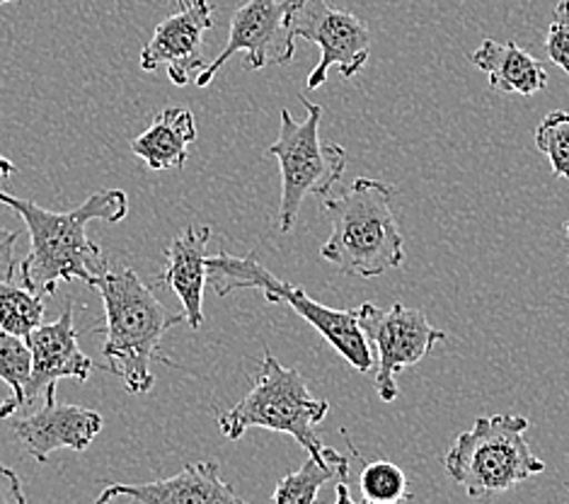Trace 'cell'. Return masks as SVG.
I'll use <instances>...</instances> for the list:
<instances>
[{
    "mask_svg": "<svg viewBox=\"0 0 569 504\" xmlns=\"http://www.w3.org/2000/svg\"><path fill=\"white\" fill-rule=\"evenodd\" d=\"M361 502L398 504L412 500L408 475L390 461H366L359 475Z\"/></svg>",
    "mask_w": 569,
    "mask_h": 504,
    "instance_id": "obj_21",
    "label": "cell"
},
{
    "mask_svg": "<svg viewBox=\"0 0 569 504\" xmlns=\"http://www.w3.org/2000/svg\"><path fill=\"white\" fill-rule=\"evenodd\" d=\"M468 59L487 76L490 88L499 92L531 98V95L548 88L546 66L513 42L485 39L482 47L472 51Z\"/></svg>",
    "mask_w": 569,
    "mask_h": 504,
    "instance_id": "obj_16",
    "label": "cell"
},
{
    "mask_svg": "<svg viewBox=\"0 0 569 504\" xmlns=\"http://www.w3.org/2000/svg\"><path fill=\"white\" fill-rule=\"evenodd\" d=\"M139 502V504H230L242 502L233 493V487L221 481L219 463L199 461L189 463L178 475L156 483L141 485H121L107 483V487L98 495V502Z\"/></svg>",
    "mask_w": 569,
    "mask_h": 504,
    "instance_id": "obj_14",
    "label": "cell"
},
{
    "mask_svg": "<svg viewBox=\"0 0 569 504\" xmlns=\"http://www.w3.org/2000/svg\"><path fill=\"white\" fill-rule=\"evenodd\" d=\"M209 281L219 296H228L230 291H260L267 302L289 306L293 313H298L308 325L328 339V343L342 354L345 362L361 374L371 372L376 364L373 347L366 337L359 313L355 310H337L325 304H318L316 298H310L301 286H293L274 277L264 265L254 260L252 255L236 257L226 253H216L207 257Z\"/></svg>",
    "mask_w": 569,
    "mask_h": 504,
    "instance_id": "obj_5",
    "label": "cell"
},
{
    "mask_svg": "<svg viewBox=\"0 0 569 504\" xmlns=\"http://www.w3.org/2000/svg\"><path fill=\"white\" fill-rule=\"evenodd\" d=\"M330 403L310 395L303 374L287 369L272 352H264V362L252 391L219 415L223 437L238 442L252 427L283 432L301 444L308 454L322 456L325 444L316 427L328 417Z\"/></svg>",
    "mask_w": 569,
    "mask_h": 504,
    "instance_id": "obj_6",
    "label": "cell"
},
{
    "mask_svg": "<svg viewBox=\"0 0 569 504\" xmlns=\"http://www.w3.org/2000/svg\"><path fill=\"white\" fill-rule=\"evenodd\" d=\"M308 117L296 121L289 110H281L277 141L267 148L281 168L279 230L291 234L306 197H328L347 170V151L337 144H322V107L301 98Z\"/></svg>",
    "mask_w": 569,
    "mask_h": 504,
    "instance_id": "obj_7",
    "label": "cell"
},
{
    "mask_svg": "<svg viewBox=\"0 0 569 504\" xmlns=\"http://www.w3.org/2000/svg\"><path fill=\"white\" fill-rule=\"evenodd\" d=\"M209 226L184 228L178 238H172L166 253V267H162V281H166L174 291V296L182 302L184 320L192 330H199L201 323H204V291L209 281Z\"/></svg>",
    "mask_w": 569,
    "mask_h": 504,
    "instance_id": "obj_15",
    "label": "cell"
},
{
    "mask_svg": "<svg viewBox=\"0 0 569 504\" xmlns=\"http://www.w3.org/2000/svg\"><path fill=\"white\" fill-rule=\"evenodd\" d=\"M187 3H189V0H178V6H180V8H184Z\"/></svg>",
    "mask_w": 569,
    "mask_h": 504,
    "instance_id": "obj_29",
    "label": "cell"
},
{
    "mask_svg": "<svg viewBox=\"0 0 569 504\" xmlns=\"http://www.w3.org/2000/svg\"><path fill=\"white\" fill-rule=\"evenodd\" d=\"M548 57L555 66L569 73V0H558L552 12V22L546 37Z\"/></svg>",
    "mask_w": 569,
    "mask_h": 504,
    "instance_id": "obj_23",
    "label": "cell"
},
{
    "mask_svg": "<svg viewBox=\"0 0 569 504\" xmlns=\"http://www.w3.org/2000/svg\"><path fill=\"white\" fill-rule=\"evenodd\" d=\"M347 478H349V461L335 452V448L325 446L322 456L308 454L306 463L296 473H289L287 478L277 483L272 500L277 504H310L320 495V487L325 483H337V500L351 502L347 493Z\"/></svg>",
    "mask_w": 569,
    "mask_h": 504,
    "instance_id": "obj_18",
    "label": "cell"
},
{
    "mask_svg": "<svg viewBox=\"0 0 569 504\" xmlns=\"http://www.w3.org/2000/svg\"><path fill=\"white\" fill-rule=\"evenodd\" d=\"M16 172H18V166H16V162H10L6 156H0V175L8 177V180H10V177L16 175Z\"/></svg>",
    "mask_w": 569,
    "mask_h": 504,
    "instance_id": "obj_26",
    "label": "cell"
},
{
    "mask_svg": "<svg viewBox=\"0 0 569 504\" xmlns=\"http://www.w3.org/2000/svg\"><path fill=\"white\" fill-rule=\"evenodd\" d=\"M536 148L550 160L552 175L569 180V112L555 110L536 127Z\"/></svg>",
    "mask_w": 569,
    "mask_h": 504,
    "instance_id": "obj_22",
    "label": "cell"
},
{
    "mask_svg": "<svg viewBox=\"0 0 569 504\" xmlns=\"http://www.w3.org/2000/svg\"><path fill=\"white\" fill-rule=\"evenodd\" d=\"M289 27L296 39L320 47V61L306 80L308 90H318L330 68H337L342 78H355L371 57V30L366 22L332 8L328 0H291Z\"/></svg>",
    "mask_w": 569,
    "mask_h": 504,
    "instance_id": "obj_9",
    "label": "cell"
},
{
    "mask_svg": "<svg viewBox=\"0 0 569 504\" xmlns=\"http://www.w3.org/2000/svg\"><path fill=\"white\" fill-rule=\"evenodd\" d=\"M194 141V115L184 107H166L153 125L131 141V151L156 172L182 170L189 158V146Z\"/></svg>",
    "mask_w": 569,
    "mask_h": 504,
    "instance_id": "obj_17",
    "label": "cell"
},
{
    "mask_svg": "<svg viewBox=\"0 0 569 504\" xmlns=\"http://www.w3.org/2000/svg\"><path fill=\"white\" fill-rule=\"evenodd\" d=\"M32 376V349L27 337L0 330V378L10 386V398L0 403V419L27 411L24 391Z\"/></svg>",
    "mask_w": 569,
    "mask_h": 504,
    "instance_id": "obj_19",
    "label": "cell"
},
{
    "mask_svg": "<svg viewBox=\"0 0 569 504\" xmlns=\"http://www.w3.org/2000/svg\"><path fill=\"white\" fill-rule=\"evenodd\" d=\"M8 3H18V0H0V6H8Z\"/></svg>",
    "mask_w": 569,
    "mask_h": 504,
    "instance_id": "obj_27",
    "label": "cell"
},
{
    "mask_svg": "<svg viewBox=\"0 0 569 504\" xmlns=\"http://www.w3.org/2000/svg\"><path fill=\"white\" fill-rule=\"evenodd\" d=\"M0 204L16 211L30 234V253L20 265V279L39 296H51L61 281L76 279L94 289L110 265L100 245L90 240L88 224H119L129 214V199L121 189H100L71 211H49L3 189Z\"/></svg>",
    "mask_w": 569,
    "mask_h": 504,
    "instance_id": "obj_1",
    "label": "cell"
},
{
    "mask_svg": "<svg viewBox=\"0 0 569 504\" xmlns=\"http://www.w3.org/2000/svg\"><path fill=\"white\" fill-rule=\"evenodd\" d=\"M357 313L366 337L376 349L373 386L383 403H392L400 395V372L412 369L433 347L449 343V335L433 328L425 310L419 308L392 304L388 310H383L373 304H361Z\"/></svg>",
    "mask_w": 569,
    "mask_h": 504,
    "instance_id": "obj_8",
    "label": "cell"
},
{
    "mask_svg": "<svg viewBox=\"0 0 569 504\" xmlns=\"http://www.w3.org/2000/svg\"><path fill=\"white\" fill-rule=\"evenodd\" d=\"M44 323V304L39 294L27 286L0 281V330L18 337H30Z\"/></svg>",
    "mask_w": 569,
    "mask_h": 504,
    "instance_id": "obj_20",
    "label": "cell"
},
{
    "mask_svg": "<svg viewBox=\"0 0 569 504\" xmlns=\"http://www.w3.org/2000/svg\"><path fill=\"white\" fill-rule=\"evenodd\" d=\"M528 427L531 422L523 415L478 417L468 432L458 434L443 466L472 500L507 493L546 471L526 439Z\"/></svg>",
    "mask_w": 569,
    "mask_h": 504,
    "instance_id": "obj_4",
    "label": "cell"
},
{
    "mask_svg": "<svg viewBox=\"0 0 569 504\" xmlns=\"http://www.w3.org/2000/svg\"><path fill=\"white\" fill-rule=\"evenodd\" d=\"M102 425V415L90 411V407L57 403V398H53L44 401L39 411L18 417L12 432H16V437L24 446V452L39 466H44L51 454L59 452V448L86 452L98 439Z\"/></svg>",
    "mask_w": 569,
    "mask_h": 504,
    "instance_id": "obj_13",
    "label": "cell"
},
{
    "mask_svg": "<svg viewBox=\"0 0 569 504\" xmlns=\"http://www.w3.org/2000/svg\"><path fill=\"white\" fill-rule=\"evenodd\" d=\"M213 27V8L209 0H192L180 8L178 16L162 20L141 51V71L151 73L166 68L172 86L184 88L197 83L207 71L204 34Z\"/></svg>",
    "mask_w": 569,
    "mask_h": 504,
    "instance_id": "obj_11",
    "label": "cell"
},
{
    "mask_svg": "<svg viewBox=\"0 0 569 504\" xmlns=\"http://www.w3.org/2000/svg\"><path fill=\"white\" fill-rule=\"evenodd\" d=\"M27 497L22 493V483L16 471L0 463V504H24Z\"/></svg>",
    "mask_w": 569,
    "mask_h": 504,
    "instance_id": "obj_25",
    "label": "cell"
},
{
    "mask_svg": "<svg viewBox=\"0 0 569 504\" xmlns=\"http://www.w3.org/2000/svg\"><path fill=\"white\" fill-rule=\"evenodd\" d=\"M16 230L0 228V281H12L18 275V260H16Z\"/></svg>",
    "mask_w": 569,
    "mask_h": 504,
    "instance_id": "obj_24",
    "label": "cell"
},
{
    "mask_svg": "<svg viewBox=\"0 0 569 504\" xmlns=\"http://www.w3.org/2000/svg\"><path fill=\"white\" fill-rule=\"evenodd\" d=\"M291 0H248L230 18V34L223 51L209 61V68L197 78L207 88L233 53H246V71H260L264 66H283L293 59L296 37L289 27Z\"/></svg>",
    "mask_w": 569,
    "mask_h": 504,
    "instance_id": "obj_10",
    "label": "cell"
},
{
    "mask_svg": "<svg viewBox=\"0 0 569 504\" xmlns=\"http://www.w3.org/2000/svg\"><path fill=\"white\" fill-rule=\"evenodd\" d=\"M565 234H567V243H569V221H565Z\"/></svg>",
    "mask_w": 569,
    "mask_h": 504,
    "instance_id": "obj_28",
    "label": "cell"
},
{
    "mask_svg": "<svg viewBox=\"0 0 569 504\" xmlns=\"http://www.w3.org/2000/svg\"><path fill=\"white\" fill-rule=\"evenodd\" d=\"M396 187L357 177L340 197L325 199L332 234L320 248L322 260L349 277H381L405 263V240L398 226Z\"/></svg>",
    "mask_w": 569,
    "mask_h": 504,
    "instance_id": "obj_2",
    "label": "cell"
},
{
    "mask_svg": "<svg viewBox=\"0 0 569 504\" xmlns=\"http://www.w3.org/2000/svg\"><path fill=\"white\" fill-rule=\"evenodd\" d=\"M32 349V376L27 384V407L34 401L57 398V384L61 378H76L86 384L94 364L78 345V330L73 323V304L69 302L59 320L42 323L27 337Z\"/></svg>",
    "mask_w": 569,
    "mask_h": 504,
    "instance_id": "obj_12",
    "label": "cell"
},
{
    "mask_svg": "<svg viewBox=\"0 0 569 504\" xmlns=\"http://www.w3.org/2000/svg\"><path fill=\"white\" fill-rule=\"evenodd\" d=\"M94 289L104 304V347L107 369L124 381L129 393H148L156 384L153 359L160 339L174 325L184 320V313H172L158 302L137 271L129 267L107 269Z\"/></svg>",
    "mask_w": 569,
    "mask_h": 504,
    "instance_id": "obj_3",
    "label": "cell"
}]
</instances>
